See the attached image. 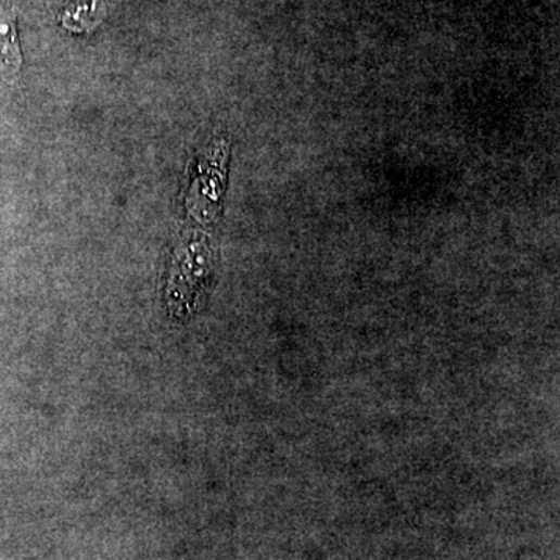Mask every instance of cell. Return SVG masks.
<instances>
[{
	"mask_svg": "<svg viewBox=\"0 0 560 560\" xmlns=\"http://www.w3.org/2000/svg\"><path fill=\"white\" fill-rule=\"evenodd\" d=\"M106 16V7L103 0H82L71 7L61 16V23L71 31H91Z\"/></svg>",
	"mask_w": 560,
	"mask_h": 560,
	"instance_id": "6da1fadb",
	"label": "cell"
},
{
	"mask_svg": "<svg viewBox=\"0 0 560 560\" xmlns=\"http://www.w3.org/2000/svg\"><path fill=\"white\" fill-rule=\"evenodd\" d=\"M0 53L5 64L13 69H20L21 50L17 42L16 16L13 10H2L0 13Z\"/></svg>",
	"mask_w": 560,
	"mask_h": 560,
	"instance_id": "7a4b0ae2",
	"label": "cell"
}]
</instances>
